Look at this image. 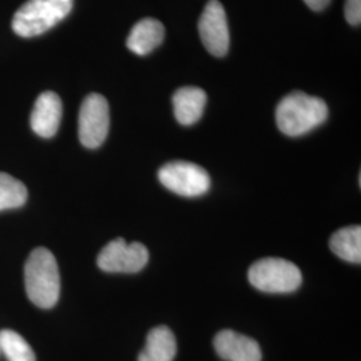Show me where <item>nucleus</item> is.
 I'll use <instances>...</instances> for the list:
<instances>
[{"mask_svg": "<svg viewBox=\"0 0 361 361\" xmlns=\"http://www.w3.org/2000/svg\"><path fill=\"white\" fill-rule=\"evenodd\" d=\"M27 296L42 310L56 305L61 295V276L56 258L47 247L34 249L25 265Z\"/></svg>", "mask_w": 361, "mask_h": 361, "instance_id": "1", "label": "nucleus"}, {"mask_svg": "<svg viewBox=\"0 0 361 361\" xmlns=\"http://www.w3.org/2000/svg\"><path fill=\"white\" fill-rule=\"evenodd\" d=\"M328 106L322 98L302 91H293L284 97L276 109L277 128L288 137H300L324 123Z\"/></svg>", "mask_w": 361, "mask_h": 361, "instance_id": "2", "label": "nucleus"}, {"mask_svg": "<svg viewBox=\"0 0 361 361\" xmlns=\"http://www.w3.org/2000/svg\"><path fill=\"white\" fill-rule=\"evenodd\" d=\"M74 0H27L13 18V32L23 38L44 34L73 10Z\"/></svg>", "mask_w": 361, "mask_h": 361, "instance_id": "3", "label": "nucleus"}, {"mask_svg": "<svg viewBox=\"0 0 361 361\" xmlns=\"http://www.w3.org/2000/svg\"><path fill=\"white\" fill-rule=\"evenodd\" d=\"M247 279L256 289L265 293H290L302 283V274L296 264L279 257L256 261L247 271Z\"/></svg>", "mask_w": 361, "mask_h": 361, "instance_id": "4", "label": "nucleus"}, {"mask_svg": "<svg viewBox=\"0 0 361 361\" xmlns=\"http://www.w3.org/2000/svg\"><path fill=\"white\" fill-rule=\"evenodd\" d=\"M110 128V110L104 95L92 92L85 98L79 110V141L87 149H97L104 142Z\"/></svg>", "mask_w": 361, "mask_h": 361, "instance_id": "5", "label": "nucleus"}, {"mask_svg": "<svg viewBox=\"0 0 361 361\" xmlns=\"http://www.w3.org/2000/svg\"><path fill=\"white\" fill-rule=\"evenodd\" d=\"M158 180L170 192L182 197H198L207 193L210 188L207 170L186 161L164 165L158 171Z\"/></svg>", "mask_w": 361, "mask_h": 361, "instance_id": "6", "label": "nucleus"}, {"mask_svg": "<svg viewBox=\"0 0 361 361\" xmlns=\"http://www.w3.org/2000/svg\"><path fill=\"white\" fill-rule=\"evenodd\" d=\"M149 262V250L141 243L128 244L122 237L110 241L98 255L99 269L107 273H137Z\"/></svg>", "mask_w": 361, "mask_h": 361, "instance_id": "7", "label": "nucleus"}, {"mask_svg": "<svg viewBox=\"0 0 361 361\" xmlns=\"http://www.w3.org/2000/svg\"><path fill=\"white\" fill-rule=\"evenodd\" d=\"M200 37L207 51L214 56H224L229 50L231 35L226 13L219 0H210L198 22Z\"/></svg>", "mask_w": 361, "mask_h": 361, "instance_id": "8", "label": "nucleus"}, {"mask_svg": "<svg viewBox=\"0 0 361 361\" xmlns=\"http://www.w3.org/2000/svg\"><path fill=\"white\" fill-rule=\"evenodd\" d=\"M63 106L58 94L52 91L42 92L31 113V129L42 138H51L59 129Z\"/></svg>", "mask_w": 361, "mask_h": 361, "instance_id": "9", "label": "nucleus"}, {"mask_svg": "<svg viewBox=\"0 0 361 361\" xmlns=\"http://www.w3.org/2000/svg\"><path fill=\"white\" fill-rule=\"evenodd\" d=\"M214 349L226 361H261L262 353L257 341L231 329L219 332L214 337Z\"/></svg>", "mask_w": 361, "mask_h": 361, "instance_id": "10", "label": "nucleus"}, {"mask_svg": "<svg viewBox=\"0 0 361 361\" xmlns=\"http://www.w3.org/2000/svg\"><path fill=\"white\" fill-rule=\"evenodd\" d=\"M207 92L200 87H182L173 95L174 116L183 126H192L201 119L207 106Z\"/></svg>", "mask_w": 361, "mask_h": 361, "instance_id": "11", "label": "nucleus"}, {"mask_svg": "<svg viewBox=\"0 0 361 361\" xmlns=\"http://www.w3.org/2000/svg\"><path fill=\"white\" fill-rule=\"evenodd\" d=\"M164 38V25L153 18H145L131 28L126 44L130 51L137 55H147L162 43Z\"/></svg>", "mask_w": 361, "mask_h": 361, "instance_id": "12", "label": "nucleus"}, {"mask_svg": "<svg viewBox=\"0 0 361 361\" xmlns=\"http://www.w3.org/2000/svg\"><path fill=\"white\" fill-rule=\"evenodd\" d=\"M177 355V341L168 326L161 325L153 328L146 345L138 356V361H173Z\"/></svg>", "mask_w": 361, "mask_h": 361, "instance_id": "13", "label": "nucleus"}, {"mask_svg": "<svg viewBox=\"0 0 361 361\" xmlns=\"http://www.w3.org/2000/svg\"><path fill=\"white\" fill-rule=\"evenodd\" d=\"M331 250L337 257L352 264L361 262V228L359 225L341 228L331 237Z\"/></svg>", "mask_w": 361, "mask_h": 361, "instance_id": "14", "label": "nucleus"}, {"mask_svg": "<svg viewBox=\"0 0 361 361\" xmlns=\"http://www.w3.org/2000/svg\"><path fill=\"white\" fill-rule=\"evenodd\" d=\"M0 353L7 361H35V353L30 344L11 329L0 331Z\"/></svg>", "mask_w": 361, "mask_h": 361, "instance_id": "15", "label": "nucleus"}, {"mask_svg": "<svg viewBox=\"0 0 361 361\" xmlns=\"http://www.w3.org/2000/svg\"><path fill=\"white\" fill-rule=\"evenodd\" d=\"M27 197V188L22 180L0 171V210L23 207Z\"/></svg>", "mask_w": 361, "mask_h": 361, "instance_id": "16", "label": "nucleus"}, {"mask_svg": "<svg viewBox=\"0 0 361 361\" xmlns=\"http://www.w3.org/2000/svg\"><path fill=\"white\" fill-rule=\"evenodd\" d=\"M344 15L350 26H360L361 0H347Z\"/></svg>", "mask_w": 361, "mask_h": 361, "instance_id": "17", "label": "nucleus"}, {"mask_svg": "<svg viewBox=\"0 0 361 361\" xmlns=\"http://www.w3.org/2000/svg\"><path fill=\"white\" fill-rule=\"evenodd\" d=\"M305 4L313 11H322L328 7L331 0H304Z\"/></svg>", "mask_w": 361, "mask_h": 361, "instance_id": "18", "label": "nucleus"}]
</instances>
